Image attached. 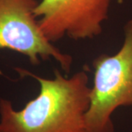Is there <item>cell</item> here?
I'll return each instance as SVG.
<instances>
[{"mask_svg": "<svg viewBox=\"0 0 132 132\" xmlns=\"http://www.w3.org/2000/svg\"><path fill=\"white\" fill-rule=\"evenodd\" d=\"M15 70L38 81L40 92L21 110L0 98V132H85L91 90L85 71L68 78L55 70L53 79H45L21 68Z\"/></svg>", "mask_w": 132, "mask_h": 132, "instance_id": "6da1fadb", "label": "cell"}, {"mask_svg": "<svg viewBox=\"0 0 132 132\" xmlns=\"http://www.w3.org/2000/svg\"><path fill=\"white\" fill-rule=\"evenodd\" d=\"M35 0H0V49L7 48L28 57L32 65L54 59L68 73L73 57L49 41L40 28L34 10Z\"/></svg>", "mask_w": 132, "mask_h": 132, "instance_id": "3957f363", "label": "cell"}, {"mask_svg": "<svg viewBox=\"0 0 132 132\" xmlns=\"http://www.w3.org/2000/svg\"><path fill=\"white\" fill-rule=\"evenodd\" d=\"M112 0H41L34 13L43 32L52 43L64 37L92 39L103 32Z\"/></svg>", "mask_w": 132, "mask_h": 132, "instance_id": "277c9868", "label": "cell"}, {"mask_svg": "<svg viewBox=\"0 0 132 132\" xmlns=\"http://www.w3.org/2000/svg\"><path fill=\"white\" fill-rule=\"evenodd\" d=\"M122 47L114 55L101 54L93 62V85L85 114V132H114L112 114L132 106V19L124 27Z\"/></svg>", "mask_w": 132, "mask_h": 132, "instance_id": "7a4b0ae2", "label": "cell"}]
</instances>
